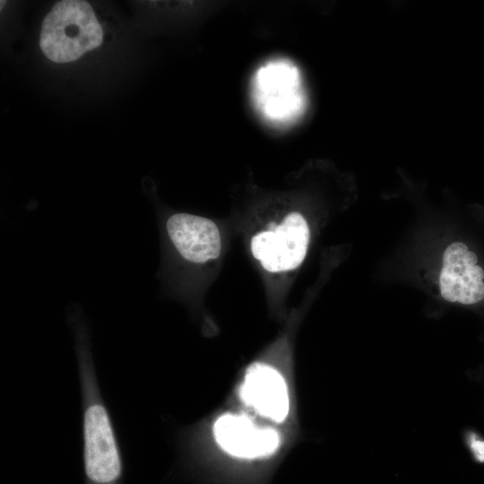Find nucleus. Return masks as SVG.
<instances>
[{
    "instance_id": "obj_8",
    "label": "nucleus",
    "mask_w": 484,
    "mask_h": 484,
    "mask_svg": "<svg viewBox=\"0 0 484 484\" xmlns=\"http://www.w3.org/2000/svg\"><path fill=\"white\" fill-rule=\"evenodd\" d=\"M241 397L245 403L274 421H282L288 416L287 385L281 375L272 367L251 366L241 387Z\"/></svg>"
},
{
    "instance_id": "obj_7",
    "label": "nucleus",
    "mask_w": 484,
    "mask_h": 484,
    "mask_svg": "<svg viewBox=\"0 0 484 484\" xmlns=\"http://www.w3.org/2000/svg\"><path fill=\"white\" fill-rule=\"evenodd\" d=\"M172 246L186 262L203 264L220 253V236L217 225L204 217L177 212L165 224Z\"/></svg>"
},
{
    "instance_id": "obj_3",
    "label": "nucleus",
    "mask_w": 484,
    "mask_h": 484,
    "mask_svg": "<svg viewBox=\"0 0 484 484\" xmlns=\"http://www.w3.org/2000/svg\"><path fill=\"white\" fill-rule=\"evenodd\" d=\"M252 95L257 111L273 125H290L306 110L299 70L288 59L272 60L261 66L253 79Z\"/></svg>"
},
{
    "instance_id": "obj_5",
    "label": "nucleus",
    "mask_w": 484,
    "mask_h": 484,
    "mask_svg": "<svg viewBox=\"0 0 484 484\" xmlns=\"http://www.w3.org/2000/svg\"><path fill=\"white\" fill-rule=\"evenodd\" d=\"M478 256L462 242L447 246L439 276L440 294L451 303L473 305L484 298V270Z\"/></svg>"
},
{
    "instance_id": "obj_6",
    "label": "nucleus",
    "mask_w": 484,
    "mask_h": 484,
    "mask_svg": "<svg viewBox=\"0 0 484 484\" xmlns=\"http://www.w3.org/2000/svg\"><path fill=\"white\" fill-rule=\"evenodd\" d=\"M212 434L222 450L244 460L268 457L280 445V436L275 430L259 428L246 416L237 414L218 418L213 423Z\"/></svg>"
},
{
    "instance_id": "obj_4",
    "label": "nucleus",
    "mask_w": 484,
    "mask_h": 484,
    "mask_svg": "<svg viewBox=\"0 0 484 484\" xmlns=\"http://www.w3.org/2000/svg\"><path fill=\"white\" fill-rule=\"evenodd\" d=\"M308 242L306 220L292 212L274 229L254 236L251 250L265 270L276 272L297 268L306 256Z\"/></svg>"
},
{
    "instance_id": "obj_2",
    "label": "nucleus",
    "mask_w": 484,
    "mask_h": 484,
    "mask_svg": "<svg viewBox=\"0 0 484 484\" xmlns=\"http://www.w3.org/2000/svg\"><path fill=\"white\" fill-rule=\"evenodd\" d=\"M103 30L89 3L80 0L57 2L45 17L40 48L56 63L72 62L97 48Z\"/></svg>"
},
{
    "instance_id": "obj_1",
    "label": "nucleus",
    "mask_w": 484,
    "mask_h": 484,
    "mask_svg": "<svg viewBox=\"0 0 484 484\" xmlns=\"http://www.w3.org/2000/svg\"><path fill=\"white\" fill-rule=\"evenodd\" d=\"M82 401L84 484H122L124 462L92 359L89 327L79 307L69 309Z\"/></svg>"
},
{
    "instance_id": "obj_9",
    "label": "nucleus",
    "mask_w": 484,
    "mask_h": 484,
    "mask_svg": "<svg viewBox=\"0 0 484 484\" xmlns=\"http://www.w3.org/2000/svg\"><path fill=\"white\" fill-rule=\"evenodd\" d=\"M468 444L474 457L479 462H484V441L478 439L474 433H470Z\"/></svg>"
}]
</instances>
